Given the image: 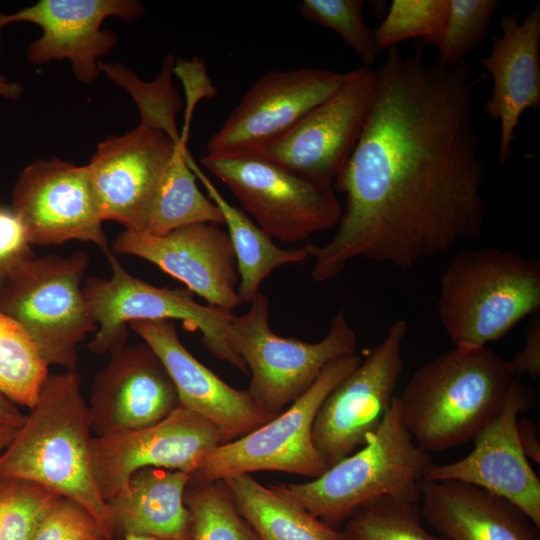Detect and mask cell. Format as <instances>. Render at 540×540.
Returning a JSON list of instances; mask_svg holds the SVG:
<instances>
[{"instance_id": "40", "label": "cell", "mask_w": 540, "mask_h": 540, "mask_svg": "<svg viewBox=\"0 0 540 540\" xmlns=\"http://www.w3.org/2000/svg\"><path fill=\"white\" fill-rule=\"evenodd\" d=\"M517 432L521 447L526 457L535 463H540V441L536 425L526 419L517 420Z\"/></svg>"}, {"instance_id": "36", "label": "cell", "mask_w": 540, "mask_h": 540, "mask_svg": "<svg viewBox=\"0 0 540 540\" xmlns=\"http://www.w3.org/2000/svg\"><path fill=\"white\" fill-rule=\"evenodd\" d=\"M30 540H104L93 516L80 504L58 496L39 517Z\"/></svg>"}, {"instance_id": "35", "label": "cell", "mask_w": 540, "mask_h": 540, "mask_svg": "<svg viewBox=\"0 0 540 540\" xmlns=\"http://www.w3.org/2000/svg\"><path fill=\"white\" fill-rule=\"evenodd\" d=\"M57 497L27 481L0 479V540H30L39 517Z\"/></svg>"}, {"instance_id": "43", "label": "cell", "mask_w": 540, "mask_h": 540, "mask_svg": "<svg viewBox=\"0 0 540 540\" xmlns=\"http://www.w3.org/2000/svg\"><path fill=\"white\" fill-rule=\"evenodd\" d=\"M17 430H18L17 427L0 425V453L12 441Z\"/></svg>"}, {"instance_id": "41", "label": "cell", "mask_w": 540, "mask_h": 540, "mask_svg": "<svg viewBox=\"0 0 540 540\" xmlns=\"http://www.w3.org/2000/svg\"><path fill=\"white\" fill-rule=\"evenodd\" d=\"M23 414L5 395L0 392V425L19 428L25 421Z\"/></svg>"}, {"instance_id": "16", "label": "cell", "mask_w": 540, "mask_h": 540, "mask_svg": "<svg viewBox=\"0 0 540 540\" xmlns=\"http://www.w3.org/2000/svg\"><path fill=\"white\" fill-rule=\"evenodd\" d=\"M145 12L138 0H40L12 14L0 12V45L6 25L33 23L42 35L27 47L28 61L40 65L68 60L75 78L90 84L101 73L99 59L118 42L114 31L102 28L104 20L117 17L132 23Z\"/></svg>"}, {"instance_id": "27", "label": "cell", "mask_w": 540, "mask_h": 540, "mask_svg": "<svg viewBox=\"0 0 540 540\" xmlns=\"http://www.w3.org/2000/svg\"><path fill=\"white\" fill-rule=\"evenodd\" d=\"M158 188L147 228L161 236L177 228L200 223L224 224L218 207L203 194L187 163L189 134L181 132Z\"/></svg>"}, {"instance_id": "15", "label": "cell", "mask_w": 540, "mask_h": 540, "mask_svg": "<svg viewBox=\"0 0 540 540\" xmlns=\"http://www.w3.org/2000/svg\"><path fill=\"white\" fill-rule=\"evenodd\" d=\"M535 400L534 390L516 377L499 414L473 438V450L451 463H432L425 480L480 487L510 501L540 527V480L517 432L518 415L530 410Z\"/></svg>"}, {"instance_id": "44", "label": "cell", "mask_w": 540, "mask_h": 540, "mask_svg": "<svg viewBox=\"0 0 540 540\" xmlns=\"http://www.w3.org/2000/svg\"><path fill=\"white\" fill-rule=\"evenodd\" d=\"M123 540H160V539L153 538V537H147V536L129 535V536H126Z\"/></svg>"}, {"instance_id": "34", "label": "cell", "mask_w": 540, "mask_h": 540, "mask_svg": "<svg viewBox=\"0 0 540 540\" xmlns=\"http://www.w3.org/2000/svg\"><path fill=\"white\" fill-rule=\"evenodd\" d=\"M361 0H303L299 4L301 16L308 21L327 27L343 40L370 67L378 58L374 29L363 18Z\"/></svg>"}, {"instance_id": "13", "label": "cell", "mask_w": 540, "mask_h": 540, "mask_svg": "<svg viewBox=\"0 0 540 540\" xmlns=\"http://www.w3.org/2000/svg\"><path fill=\"white\" fill-rule=\"evenodd\" d=\"M224 443L227 441L214 423L180 405L148 427L93 437L91 465L107 502L126 488L138 469L163 468L191 476Z\"/></svg>"}, {"instance_id": "39", "label": "cell", "mask_w": 540, "mask_h": 540, "mask_svg": "<svg viewBox=\"0 0 540 540\" xmlns=\"http://www.w3.org/2000/svg\"><path fill=\"white\" fill-rule=\"evenodd\" d=\"M513 375L517 378L540 376V316H534L527 328L523 348L508 360Z\"/></svg>"}, {"instance_id": "4", "label": "cell", "mask_w": 540, "mask_h": 540, "mask_svg": "<svg viewBox=\"0 0 540 540\" xmlns=\"http://www.w3.org/2000/svg\"><path fill=\"white\" fill-rule=\"evenodd\" d=\"M436 304L455 347H485L538 313L540 262L496 246L460 251L441 275Z\"/></svg>"}, {"instance_id": "2", "label": "cell", "mask_w": 540, "mask_h": 540, "mask_svg": "<svg viewBox=\"0 0 540 540\" xmlns=\"http://www.w3.org/2000/svg\"><path fill=\"white\" fill-rule=\"evenodd\" d=\"M77 370L48 375L38 399L0 453V479L39 485L83 506L104 540H115L112 516L91 465V419Z\"/></svg>"}, {"instance_id": "30", "label": "cell", "mask_w": 540, "mask_h": 540, "mask_svg": "<svg viewBox=\"0 0 540 540\" xmlns=\"http://www.w3.org/2000/svg\"><path fill=\"white\" fill-rule=\"evenodd\" d=\"M420 503L384 496L354 511L338 530L339 540H448L428 532Z\"/></svg>"}, {"instance_id": "14", "label": "cell", "mask_w": 540, "mask_h": 540, "mask_svg": "<svg viewBox=\"0 0 540 540\" xmlns=\"http://www.w3.org/2000/svg\"><path fill=\"white\" fill-rule=\"evenodd\" d=\"M11 206L33 246L79 240L110 250L87 165L56 157L28 164L18 174Z\"/></svg>"}, {"instance_id": "32", "label": "cell", "mask_w": 540, "mask_h": 540, "mask_svg": "<svg viewBox=\"0 0 540 540\" xmlns=\"http://www.w3.org/2000/svg\"><path fill=\"white\" fill-rule=\"evenodd\" d=\"M449 0H393L380 25L374 29L379 51L420 37L438 46L447 19Z\"/></svg>"}, {"instance_id": "23", "label": "cell", "mask_w": 540, "mask_h": 540, "mask_svg": "<svg viewBox=\"0 0 540 540\" xmlns=\"http://www.w3.org/2000/svg\"><path fill=\"white\" fill-rule=\"evenodd\" d=\"M420 507L448 540H540L539 527L520 508L471 484L424 479Z\"/></svg>"}, {"instance_id": "1", "label": "cell", "mask_w": 540, "mask_h": 540, "mask_svg": "<svg viewBox=\"0 0 540 540\" xmlns=\"http://www.w3.org/2000/svg\"><path fill=\"white\" fill-rule=\"evenodd\" d=\"M376 71L368 118L333 183L345 195L337 230L306 245L316 282L357 258L410 270L483 232L486 168L474 121L483 75L397 47Z\"/></svg>"}, {"instance_id": "21", "label": "cell", "mask_w": 540, "mask_h": 540, "mask_svg": "<svg viewBox=\"0 0 540 540\" xmlns=\"http://www.w3.org/2000/svg\"><path fill=\"white\" fill-rule=\"evenodd\" d=\"M166 367L180 405L214 423L227 442L240 438L274 416L261 409L247 390H237L197 360L182 344L172 320L128 324Z\"/></svg>"}, {"instance_id": "29", "label": "cell", "mask_w": 540, "mask_h": 540, "mask_svg": "<svg viewBox=\"0 0 540 540\" xmlns=\"http://www.w3.org/2000/svg\"><path fill=\"white\" fill-rule=\"evenodd\" d=\"M101 73L115 84L125 88L134 99L139 113V125L156 129L165 133L175 143L181 134L176 125V114L181 109V101L177 89L172 84L175 58L168 54L160 73L151 82L140 79L137 74L121 63L99 61Z\"/></svg>"}, {"instance_id": "26", "label": "cell", "mask_w": 540, "mask_h": 540, "mask_svg": "<svg viewBox=\"0 0 540 540\" xmlns=\"http://www.w3.org/2000/svg\"><path fill=\"white\" fill-rule=\"evenodd\" d=\"M187 163L196 179L205 188L208 197L220 210L224 224L228 228L227 233L234 250L239 275L237 292L242 303H250L260 291L261 283L274 269L287 264L301 263L309 257L306 246L294 249L278 247L243 210L225 199L189 152Z\"/></svg>"}, {"instance_id": "17", "label": "cell", "mask_w": 540, "mask_h": 540, "mask_svg": "<svg viewBox=\"0 0 540 540\" xmlns=\"http://www.w3.org/2000/svg\"><path fill=\"white\" fill-rule=\"evenodd\" d=\"M347 73L303 67L259 77L210 137L207 155L245 153L279 137L335 93Z\"/></svg>"}, {"instance_id": "28", "label": "cell", "mask_w": 540, "mask_h": 540, "mask_svg": "<svg viewBox=\"0 0 540 540\" xmlns=\"http://www.w3.org/2000/svg\"><path fill=\"white\" fill-rule=\"evenodd\" d=\"M48 366L24 327L0 311V392L30 409L49 375Z\"/></svg>"}, {"instance_id": "7", "label": "cell", "mask_w": 540, "mask_h": 540, "mask_svg": "<svg viewBox=\"0 0 540 540\" xmlns=\"http://www.w3.org/2000/svg\"><path fill=\"white\" fill-rule=\"evenodd\" d=\"M104 254L111 266V277H89L82 286L87 310L97 325L88 344L91 352L112 354L124 347L130 322L181 320L187 329L200 332L203 345L216 359L248 373L227 339L233 312L197 303L188 289L160 288L138 279L121 265L111 249Z\"/></svg>"}, {"instance_id": "19", "label": "cell", "mask_w": 540, "mask_h": 540, "mask_svg": "<svg viewBox=\"0 0 540 540\" xmlns=\"http://www.w3.org/2000/svg\"><path fill=\"white\" fill-rule=\"evenodd\" d=\"M175 145L162 131L141 125L98 144L87 167L103 221L146 230Z\"/></svg>"}, {"instance_id": "18", "label": "cell", "mask_w": 540, "mask_h": 540, "mask_svg": "<svg viewBox=\"0 0 540 540\" xmlns=\"http://www.w3.org/2000/svg\"><path fill=\"white\" fill-rule=\"evenodd\" d=\"M112 250L156 265L211 307L232 312L242 304L234 250L218 224L187 225L161 236L124 230L112 241Z\"/></svg>"}, {"instance_id": "42", "label": "cell", "mask_w": 540, "mask_h": 540, "mask_svg": "<svg viewBox=\"0 0 540 540\" xmlns=\"http://www.w3.org/2000/svg\"><path fill=\"white\" fill-rule=\"evenodd\" d=\"M22 93V86L17 82H10L0 75V96L8 99H17Z\"/></svg>"}, {"instance_id": "6", "label": "cell", "mask_w": 540, "mask_h": 540, "mask_svg": "<svg viewBox=\"0 0 540 540\" xmlns=\"http://www.w3.org/2000/svg\"><path fill=\"white\" fill-rule=\"evenodd\" d=\"M269 313V300L258 291L248 311L230 322L227 339L250 372L248 393L276 416L312 386L328 363L354 354L357 337L344 309L332 318L326 336L314 343L277 335Z\"/></svg>"}, {"instance_id": "3", "label": "cell", "mask_w": 540, "mask_h": 540, "mask_svg": "<svg viewBox=\"0 0 540 540\" xmlns=\"http://www.w3.org/2000/svg\"><path fill=\"white\" fill-rule=\"evenodd\" d=\"M515 378L487 346L454 347L412 374L399 397L403 424L427 453L458 447L499 414Z\"/></svg>"}, {"instance_id": "9", "label": "cell", "mask_w": 540, "mask_h": 540, "mask_svg": "<svg viewBox=\"0 0 540 540\" xmlns=\"http://www.w3.org/2000/svg\"><path fill=\"white\" fill-rule=\"evenodd\" d=\"M361 361L362 357L354 353L328 363L312 386L285 411L250 433L218 446L191 478L217 481L258 471L319 477L330 466L312 440L317 412Z\"/></svg>"}, {"instance_id": "11", "label": "cell", "mask_w": 540, "mask_h": 540, "mask_svg": "<svg viewBox=\"0 0 540 540\" xmlns=\"http://www.w3.org/2000/svg\"><path fill=\"white\" fill-rule=\"evenodd\" d=\"M377 71L361 66L345 83L279 137L245 152L269 159L322 187L334 180L354 150L371 110Z\"/></svg>"}, {"instance_id": "10", "label": "cell", "mask_w": 540, "mask_h": 540, "mask_svg": "<svg viewBox=\"0 0 540 540\" xmlns=\"http://www.w3.org/2000/svg\"><path fill=\"white\" fill-rule=\"evenodd\" d=\"M201 164L232 192L270 237L299 243L337 226L343 207L322 187L279 163L252 153L205 155Z\"/></svg>"}, {"instance_id": "22", "label": "cell", "mask_w": 540, "mask_h": 540, "mask_svg": "<svg viewBox=\"0 0 540 540\" xmlns=\"http://www.w3.org/2000/svg\"><path fill=\"white\" fill-rule=\"evenodd\" d=\"M500 29L481 64L493 84L484 110L499 121L498 160L504 164L513 155L515 131L522 115L540 108V5L523 20L514 13L503 15Z\"/></svg>"}, {"instance_id": "24", "label": "cell", "mask_w": 540, "mask_h": 540, "mask_svg": "<svg viewBox=\"0 0 540 540\" xmlns=\"http://www.w3.org/2000/svg\"><path fill=\"white\" fill-rule=\"evenodd\" d=\"M190 475L144 467L125 489L107 501L115 538L129 535L160 540H190L191 516L184 502Z\"/></svg>"}, {"instance_id": "31", "label": "cell", "mask_w": 540, "mask_h": 540, "mask_svg": "<svg viewBox=\"0 0 540 540\" xmlns=\"http://www.w3.org/2000/svg\"><path fill=\"white\" fill-rule=\"evenodd\" d=\"M184 502L191 516L190 540H259L238 512L223 480H190Z\"/></svg>"}, {"instance_id": "25", "label": "cell", "mask_w": 540, "mask_h": 540, "mask_svg": "<svg viewBox=\"0 0 540 540\" xmlns=\"http://www.w3.org/2000/svg\"><path fill=\"white\" fill-rule=\"evenodd\" d=\"M223 481L238 512L259 540H339L338 530L312 515L277 485L266 487L249 473Z\"/></svg>"}, {"instance_id": "12", "label": "cell", "mask_w": 540, "mask_h": 540, "mask_svg": "<svg viewBox=\"0 0 540 540\" xmlns=\"http://www.w3.org/2000/svg\"><path fill=\"white\" fill-rule=\"evenodd\" d=\"M407 330L403 319L391 324L382 341L322 403L312 440L329 466L363 446L380 425L403 372Z\"/></svg>"}, {"instance_id": "33", "label": "cell", "mask_w": 540, "mask_h": 540, "mask_svg": "<svg viewBox=\"0 0 540 540\" xmlns=\"http://www.w3.org/2000/svg\"><path fill=\"white\" fill-rule=\"evenodd\" d=\"M498 0H449L445 27L438 44L437 61L453 66L486 39Z\"/></svg>"}, {"instance_id": "8", "label": "cell", "mask_w": 540, "mask_h": 540, "mask_svg": "<svg viewBox=\"0 0 540 540\" xmlns=\"http://www.w3.org/2000/svg\"><path fill=\"white\" fill-rule=\"evenodd\" d=\"M84 251L23 262L0 287V311L21 324L48 365L76 370L77 348L97 325L82 293Z\"/></svg>"}, {"instance_id": "20", "label": "cell", "mask_w": 540, "mask_h": 540, "mask_svg": "<svg viewBox=\"0 0 540 540\" xmlns=\"http://www.w3.org/2000/svg\"><path fill=\"white\" fill-rule=\"evenodd\" d=\"M110 355L90 390L96 436L148 427L180 406L166 367L148 344L125 345Z\"/></svg>"}, {"instance_id": "38", "label": "cell", "mask_w": 540, "mask_h": 540, "mask_svg": "<svg viewBox=\"0 0 540 540\" xmlns=\"http://www.w3.org/2000/svg\"><path fill=\"white\" fill-rule=\"evenodd\" d=\"M174 73L186 84V119L190 120L193 108L198 101L203 97L213 98L217 94V89L212 85L202 59L194 58L189 62L179 59L175 61Z\"/></svg>"}, {"instance_id": "37", "label": "cell", "mask_w": 540, "mask_h": 540, "mask_svg": "<svg viewBox=\"0 0 540 540\" xmlns=\"http://www.w3.org/2000/svg\"><path fill=\"white\" fill-rule=\"evenodd\" d=\"M28 232L11 205L0 203V287L26 260L35 257Z\"/></svg>"}, {"instance_id": "45", "label": "cell", "mask_w": 540, "mask_h": 540, "mask_svg": "<svg viewBox=\"0 0 540 540\" xmlns=\"http://www.w3.org/2000/svg\"><path fill=\"white\" fill-rule=\"evenodd\" d=\"M1 46V45H0Z\"/></svg>"}, {"instance_id": "5", "label": "cell", "mask_w": 540, "mask_h": 540, "mask_svg": "<svg viewBox=\"0 0 540 540\" xmlns=\"http://www.w3.org/2000/svg\"><path fill=\"white\" fill-rule=\"evenodd\" d=\"M431 464L429 453L413 441L404 426L399 397L394 396L380 425L363 446L317 478L277 486L334 527L380 497L420 503L421 485Z\"/></svg>"}]
</instances>
